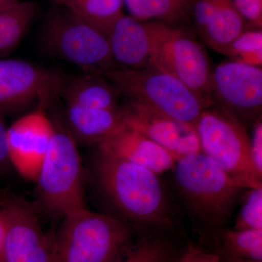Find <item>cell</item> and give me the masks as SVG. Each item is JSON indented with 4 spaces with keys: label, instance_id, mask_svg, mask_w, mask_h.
<instances>
[{
    "label": "cell",
    "instance_id": "7c38bea8",
    "mask_svg": "<svg viewBox=\"0 0 262 262\" xmlns=\"http://www.w3.org/2000/svg\"><path fill=\"white\" fill-rule=\"evenodd\" d=\"M53 131V120L42 107L19 117L8 127L9 162L24 179L37 181Z\"/></svg>",
    "mask_w": 262,
    "mask_h": 262
},
{
    "label": "cell",
    "instance_id": "484cf974",
    "mask_svg": "<svg viewBox=\"0 0 262 262\" xmlns=\"http://www.w3.org/2000/svg\"><path fill=\"white\" fill-rule=\"evenodd\" d=\"M217 2L218 0H192V20L201 37L211 20Z\"/></svg>",
    "mask_w": 262,
    "mask_h": 262
},
{
    "label": "cell",
    "instance_id": "e575fe53",
    "mask_svg": "<svg viewBox=\"0 0 262 262\" xmlns=\"http://www.w3.org/2000/svg\"><path fill=\"white\" fill-rule=\"evenodd\" d=\"M178 261H177V262H178Z\"/></svg>",
    "mask_w": 262,
    "mask_h": 262
},
{
    "label": "cell",
    "instance_id": "f1b7e54d",
    "mask_svg": "<svg viewBox=\"0 0 262 262\" xmlns=\"http://www.w3.org/2000/svg\"><path fill=\"white\" fill-rule=\"evenodd\" d=\"M179 262H221L216 253L207 252L193 244H189L184 249Z\"/></svg>",
    "mask_w": 262,
    "mask_h": 262
},
{
    "label": "cell",
    "instance_id": "cb8c5ba5",
    "mask_svg": "<svg viewBox=\"0 0 262 262\" xmlns=\"http://www.w3.org/2000/svg\"><path fill=\"white\" fill-rule=\"evenodd\" d=\"M225 56L230 58L232 61L261 67V29H245L229 45Z\"/></svg>",
    "mask_w": 262,
    "mask_h": 262
},
{
    "label": "cell",
    "instance_id": "9c48e42d",
    "mask_svg": "<svg viewBox=\"0 0 262 262\" xmlns=\"http://www.w3.org/2000/svg\"><path fill=\"white\" fill-rule=\"evenodd\" d=\"M211 100L213 106L245 126L253 125L261 117V67L232 61L216 66Z\"/></svg>",
    "mask_w": 262,
    "mask_h": 262
},
{
    "label": "cell",
    "instance_id": "2e32d148",
    "mask_svg": "<svg viewBox=\"0 0 262 262\" xmlns=\"http://www.w3.org/2000/svg\"><path fill=\"white\" fill-rule=\"evenodd\" d=\"M123 106L115 108L86 107L66 102L65 122L77 144H99L122 126Z\"/></svg>",
    "mask_w": 262,
    "mask_h": 262
},
{
    "label": "cell",
    "instance_id": "603a6c76",
    "mask_svg": "<svg viewBox=\"0 0 262 262\" xmlns=\"http://www.w3.org/2000/svg\"><path fill=\"white\" fill-rule=\"evenodd\" d=\"M218 254L262 261V229H222L215 234Z\"/></svg>",
    "mask_w": 262,
    "mask_h": 262
},
{
    "label": "cell",
    "instance_id": "52a82bcc",
    "mask_svg": "<svg viewBox=\"0 0 262 262\" xmlns=\"http://www.w3.org/2000/svg\"><path fill=\"white\" fill-rule=\"evenodd\" d=\"M201 152L209 157L245 189L262 187L251 156V137L242 123L213 106L202 113L195 125Z\"/></svg>",
    "mask_w": 262,
    "mask_h": 262
},
{
    "label": "cell",
    "instance_id": "277c9868",
    "mask_svg": "<svg viewBox=\"0 0 262 262\" xmlns=\"http://www.w3.org/2000/svg\"><path fill=\"white\" fill-rule=\"evenodd\" d=\"M134 242L128 223L84 208L63 217L53 238V262H110Z\"/></svg>",
    "mask_w": 262,
    "mask_h": 262
},
{
    "label": "cell",
    "instance_id": "ba28073f",
    "mask_svg": "<svg viewBox=\"0 0 262 262\" xmlns=\"http://www.w3.org/2000/svg\"><path fill=\"white\" fill-rule=\"evenodd\" d=\"M42 42L53 56L85 71L115 67L107 37L64 8L48 20Z\"/></svg>",
    "mask_w": 262,
    "mask_h": 262
},
{
    "label": "cell",
    "instance_id": "f546056e",
    "mask_svg": "<svg viewBox=\"0 0 262 262\" xmlns=\"http://www.w3.org/2000/svg\"><path fill=\"white\" fill-rule=\"evenodd\" d=\"M7 133L8 127L5 125L3 117L0 114V169L6 168L7 165L10 163L7 144Z\"/></svg>",
    "mask_w": 262,
    "mask_h": 262
},
{
    "label": "cell",
    "instance_id": "d4e9b609",
    "mask_svg": "<svg viewBox=\"0 0 262 262\" xmlns=\"http://www.w3.org/2000/svg\"><path fill=\"white\" fill-rule=\"evenodd\" d=\"M232 229H262V187L247 189Z\"/></svg>",
    "mask_w": 262,
    "mask_h": 262
},
{
    "label": "cell",
    "instance_id": "83f0119b",
    "mask_svg": "<svg viewBox=\"0 0 262 262\" xmlns=\"http://www.w3.org/2000/svg\"><path fill=\"white\" fill-rule=\"evenodd\" d=\"M251 137V156L256 170L262 176V120L258 119L252 125Z\"/></svg>",
    "mask_w": 262,
    "mask_h": 262
},
{
    "label": "cell",
    "instance_id": "836d02e7",
    "mask_svg": "<svg viewBox=\"0 0 262 262\" xmlns=\"http://www.w3.org/2000/svg\"><path fill=\"white\" fill-rule=\"evenodd\" d=\"M178 262H179V261H178Z\"/></svg>",
    "mask_w": 262,
    "mask_h": 262
},
{
    "label": "cell",
    "instance_id": "8fae6325",
    "mask_svg": "<svg viewBox=\"0 0 262 262\" xmlns=\"http://www.w3.org/2000/svg\"><path fill=\"white\" fill-rule=\"evenodd\" d=\"M61 76L22 60H0V114H13L34 103L39 107L61 91Z\"/></svg>",
    "mask_w": 262,
    "mask_h": 262
},
{
    "label": "cell",
    "instance_id": "30bf717a",
    "mask_svg": "<svg viewBox=\"0 0 262 262\" xmlns=\"http://www.w3.org/2000/svg\"><path fill=\"white\" fill-rule=\"evenodd\" d=\"M6 226L5 262H53V238L45 233L37 210L15 194L2 198Z\"/></svg>",
    "mask_w": 262,
    "mask_h": 262
},
{
    "label": "cell",
    "instance_id": "5bb4252c",
    "mask_svg": "<svg viewBox=\"0 0 262 262\" xmlns=\"http://www.w3.org/2000/svg\"><path fill=\"white\" fill-rule=\"evenodd\" d=\"M98 150L149 169L158 175L173 169L176 165L175 159L168 151L125 125L100 143Z\"/></svg>",
    "mask_w": 262,
    "mask_h": 262
},
{
    "label": "cell",
    "instance_id": "6da1fadb",
    "mask_svg": "<svg viewBox=\"0 0 262 262\" xmlns=\"http://www.w3.org/2000/svg\"><path fill=\"white\" fill-rule=\"evenodd\" d=\"M100 187L130 226L176 232L171 203L158 174L149 169L99 152L96 163Z\"/></svg>",
    "mask_w": 262,
    "mask_h": 262
},
{
    "label": "cell",
    "instance_id": "d6a6232c",
    "mask_svg": "<svg viewBox=\"0 0 262 262\" xmlns=\"http://www.w3.org/2000/svg\"><path fill=\"white\" fill-rule=\"evenodd\" d=\"M10 4H5L3 0H0V8H3V7L6 6V5Z\"/></svg>",
    "mask_w": 262,
    "mask_h": 262
},
{
    "label": "cell",
    "instance_id": "1f68e13d",
    "mask_svg": "<svg viewBox=\"0 0 262 262\" xmlns=\"http://www.w3.org/2000/svg\"><path fill=\"white\" fill-rule=\"evenodd\" d=\"M220 256L221 262H262L258 261H253V260L246 259V258L231 257V256H225L216 253Z\"/></svg>",
    "mask_w": 262,
    "mask_h": 262
},
{
    "label": "cell",
    "instance_id": "e0dca14e",
    "mask_svg": "<svg viewBox=\"0 0 262 262\" xmlns=\"http://www.w3.org/2000/svg\"><path fill=\"white\" fill-rule=\"evenodd\" d=\"M86 72L85 75L62 82L60 93L66 102L91 108L120 107L119 98L121 96L113 84L97 72Z\"/></svg>",
    "mask_w": 262,
    "mask_h": 262
},
{
    "label": "cell",
    "instance_id": "5b68a950",
    "mask_svg": "<svg viewBox=\"0 0 262 262\" xmlns=\"http://www.w3.org/2000/svg\"><path fill=\"white\" fill-rule=\"evenodd\" d=\"M51 119L54 131L36 181L37 192L46 211L64 217L85 208L83 170L77 143L65 120Z\"/></svg>",
    "mask_w": 262,
    "mask_h": 262
},
{
    "label": "cell",
    "instance_id": "44dd1931",
    "mask_svg": "<svg viewBox=\"0 0 262 262\" xmlns=\"http://www.w3.org/2000/svg\"><path fill=\"white\" fill-rule=\"evenodd\" d=\"M37 12V5L32 2L17 1L0 8V56L18 46Z\"/></svg>",
    "mask_w": 262,
    "mask_h": 262
},
{
    "label": "cell",
    "instance_id": "ffe728a7",
    "mask_svg": "<svg viewBox=\"0 0 262 262\" xmlns=\"http://www.w3.org/2000/svg\"><path fill=\"white\" fill-rule=\"evenodd\" d=\"M192 0H124L129 15L142 22L180 24L192 20Z\"/></svg>",
    "mask_w": 262,
    "mask_h": 262
},
{
    "label": "cell",
    "instance_id": "d6986e66",
    "mask_svg": "<svg viewBox=\"0 0 262 262\" xmlns=\"http://www.w3.org/2000/svg\"><path fill=\"white\" fill-rule=\"evenodd\" d=\"M246 27L233 0H218L211 20L201 37L208 47L225 55L229 45Z\"/></svg>",
    "mask_w": 262,
    "mask_h": 262
},
{
    "label": "cell",
    "instance_id": "4dcf8cb0",
    "mask_svg": "<svg viewBox=\"0 0 262 262\" xmlns=\"http://www.w3.org/2000/svg\"><path fill=\"white\" fill-rule=\"evenodd\" d=\"M5 221L3 211L0 209V262L4 261V247L5 239Z\"/></svg>",
    "mask_w": 262,
    "mask_h": 262
},
{
    "label": "cell",
    "instance_id": "8992f818",
    "mask_svg": "<svg viewBox=\"0 0 262 262\" xmlns=\"http://www.w3.org/2000/svg\"><path fill=\"white\" fill-rule=\"evenodd\" d=\"M151 42L149 67L178 78L213 105V69L204 47L180 24L146 22Z\"/></svg>",
    "mask_w": 262,
    "mask_h": 262
},
{
    "label": "cell",
    "instance_id": "7402d4cb",
    "mask_svg": "<svg viewBox=\"0 0 262 262\" xmlns=\"http://www.w3.org/2000/svg\"><path fill=\"white\" fill-rule=\"evenodd\" d=\"M76 16L107 35L115 21L123 15L124 0H53Z\"/></svg>",
    "mask_w": 262,
    "mask_h": 262
},
{
    "label": "cell",
    "instance_id": "4316f807",
    "mask_svg": "<svg viewBox=\"0 0 262 262\" xmlns=\"http://www.w3.org/2000/svg\"><path fill=\"white\" fill-rule=\"evenodd\" d=\"M249 29H261L262 0H233Z\"/></svg>",
    "mask_w": 262,
    "mask_h": 262
},
{
    "label": "cell",
    "instance_id": "3957f363",
    "mask_svg": "<svg viewBox=\"0 0 262 262\" xmlns=\"http://www.w3.org/2000/svg\"><path fill=\"white\" fill-rule=\"evenodd\" d=\"M88 71L104 77L126 101L153 108L194 127L202 113L213 106L178 78L154 67Z\"/></svg>",
    "mask_w": 262,
    "mask_h": 262
},
{
    "label": "cell",
    "instance_id": "9a60e30c",
    "mask_svg": "<svg viewBox=\"0 0 262 262\" xmlns=\"http://www.w3.org/2000/svg\"><path fill=\"white\" fill-rule=\"evenodd\" d=\"M106 37L115 67H149L151 42L146 22L122 15L113 24Z\"/></svg>",
    "mask_w": 262,
    "mask_h": 262
},
{
    "label": "cell",
    "instance_id": "4fadbf2b",
    "mask_svg": "<svg viewBox=\"0 0 262 262\" xmlns=\"http://www.w3.org/2000/svg\"><path fill=\"white\" fill-rule=\"evenodd\" d=\"M122 124L132 127L168 151L176 162L201 152L195 127L147 106L126 101Z\"/></svg>",
    "mask_w": 262,
    "mask_h": 262
},
{
    "label": "cell",
    "instance_id": "ac0fdd59",
    "mask_svg": "<svg viewBox=\"0 0 262 262\" xmlns=\"http://www.w3.org/2000/svg\"><path fill=\"white\" fill-rule=\"evenodd\" d=\"M176 232L158 230L144 234L110 262H177L184 250Z\"/></svg>",
    "mask_w": 262,
    "mask_h": 262
},
{
    "label": "cell",
    "instance_id": "7a4b0ae2",
    "mask_svg": "<svg viewBox=\"0 0 262 262\" xmlns=\"http://www.w3.org/2000/svg\"><path fill=\"white\" fill-rule=\"evenodd\" d=\"M173 169L176 187L193 222L211 234L223 229L245 189L203 152L183 157Z\"/></svg>",
    "mask_w": 262,
    "mask_h": 262
}]
</instances>
